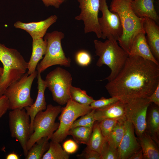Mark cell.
Segmentation results:
<instances>
[{"instance_id":"cell-28","label":"cell","mask_w":159,"mask_h":159,"mask_svg":"<svg viewBox=\"0 0 159 159\" xmlns=\"http://www.w3.org/2000/svg\"><path fill=\"white\" fill-rule=\"evenodd\" d=\"M92 128L80 126L71 128L69 131L68 135H71L77 143L87 145L91 136Z\"/></svg>"},{"instance_id":"cell-35","label":"cell","mask_w":159,"mask_h":159,"mask_svg":"<svg viewBox=\"0 0 159 159\" xmlns=\"http://www.w3.org/2000/svg\"><path fill=\"white\" fill-rule=\"evenodd\" d=\"M77 156L80 159H101V154L87 147L81 154Z\"/></svg>"},{"instance_id":"cell-32","label":"cell","mask_w":159,"mask_h":159,"mask_svg":"<svg viewBox=\"0 0 159 159\" xmlns=\"http://www.w3.org/2000/svg\"><path fill=\"white\" fill-rule=\"evenodd\" d=\"M100 154L101 159H118L117 149L111 146L105 139Z\"/></svg>"},{"instance_id":"cell-15","label":"cell","mask_w":159,"mask_h":159,"mask_svg":"<svg viewBox=\"0 0 159 159\" xmlns=\"http://www.w3.org/2000/svg\"><path fill=\"white\" fill-rule=\"evenodd\" d=\"M56 15H52L47 19L37 22L24 23L18 21L14 24L16 29L26 31L31 36L32 39L43 38L49 27L57 21Z\"/></svg>"},{"instance_id":"cell-17","label":"cell","mask_w":159,"mask_h":159,"mask_svg":"<svg viewBox=\"0 0 159 159\" xmlns=\"http://www.w3.org/2000/svg\"><path fill=\"white\" fill-rule=\"evenodd\" d=\"M145 32H140L134 37L129 56H137L159 65L153 55L147 42Z\"/></svg>"},{"instance_id":"cell-4","label":"cell","mask_w":159,"mask_h":159,"mask_svg":"<svg viewBox=\"0 0 159 159\" xmlns=\"http://www.w3.org/2000/svg\"><path fill=\"white\" fill-rule=\"evenodd\" d=\"M94 42L96 55L99 57L96 65L100 67L105 64L109 67L110 73L105 80L110 81L122 70L129 55L113 38L107 39L104 42L95 39Z\"/></svg>"},{"instance_id":"cell-14","label":"cell","mask_w":159,"mask_h":159,"mask_svg":"<svg viewBox=\"0 0 159 159\" xmlns=\"http://www.w3.org/2000/svg\"><path fill=\"white\" fill-rule=\"evenodd\" d=\"M134 130L132 123L126 120L125 132L117 150L118 159H129L141 149Z\"/></svg>"},{"instance_id":"cell-21","label":"cell","mask_w":159,"mask_h":159,"mask_svg":"<svg viewBox=\"0 0 159 159\" xmlns=\"http://www.w3.org/2000/svg\"><path fill=\"white\" fill-rule=\"evenodd\" d=\"M145 132L155 142L159 144V106L151 105L148 110L146 119Z\"/></svg>"},{"instance_id":"cell-45","label":"cell","mask_w":159,"mask_h":159,"mask_svg":"<svg viewBox=\"0 0 159 159\" xmlns=\"http://www.w3.org/2000/svg\"></svg>"},{"instance_id":"cell-1","label":"cell","mask_w":159,"mask_h":159,"mask_svg":"<svg viewBox=\"0 0 159 159\" xmlns=\"http://www.w3.org/2000/svg\"><path fill=\"white\" fill-rule=\"evenodd\" d=\"M159 84V65L137 56H129L121 71L105 88L124 103L148 98Z\"/></svg>"},{"instance_id":"cell-43","label":"cell","mask_w":159,"mask_h":159,"mask_svg":"<svg viewBox=\"0 0 159 159\" xmlns=\"http://www.w3.org/2000/svg\"><path fill=\"white\" fill-rule=\"evenodd\" d=\"M62 0V1L64 2V1H66V0Z\"/></svg>"},{"instance_id":"cell-18","label":"cell","mask_w":159,"mask_h":159,"mask_svg":"<svg viewBox=\"0 0 159 159\" xmlns=\"http://www.w3.org/2000/svg\"><path fill=\"white\" fill-rule=\"evenodd\" d=\"M143 28L147 34V42L156 59L159 60V27L156 22L148 17H144Z\"/></svg>"},{"instance_id":"cell-22","label":"cell","mask_w":159,"mask_h":159,"mask_svg":"<svg viewBox=\"0 0 159 159\" xmlns=\"http://www.w3.org/2000/svg\"><path fill=\"white\" fill-rule=\"evenodd\" d=\"M47 46V41L43 38L32 40V52L28 62L27 73L28 75L36 71L39 62L45 54Z\"/></svg>"},{"instance_id":"cell-38","label":"cell","mask_w":159,"mask_h":159,"mask_svg":"<svg viewBox=\"0 0 159 159\" xmlns=\"http://www.w3.org/2000/svg\"><path fill=\"white\" fill-rule=\"evenodd\" d=\"M151 103L159 106V84L152 94L148 98Z\"/></svg>"},{"instance_id":"cell-6","label":"cell","mask_w":159,"mask_h":159,"mask_svg":"<svg viewBox=\"0 0 159 159\" xmlns=\"http://www.w3.org/2000/svg\"><path fill=\"white\" fill-rule=\"evenodd\" d=\"M64 37V33L57 31L46 33L44 38L47 42L46 52L44 57L37 66L38 73H41L53 65L70 66V59L66 56L62 46L61 40Z\"/></svg>"},{"instance_id":"cell-8","label":"cell","mask_w":159,"mask_h":159,"mask_svg":"<svg viewBox=\"0 0 159 159\" xmlns=\"http://www.w3.org/2000/svg\"><path fill=\"white\" fill-rule=\"evenodd\" d=\"M44 81L54 101L60 105L66 104L70 99L72 81L70 73L64 69L57 67L47 74Z\"/></svg>"},{"instance_id":"cell-27","label":"cell","mask_w":159,"mask_h":159,"mask_svg":"<svg viewBox=\"0 0 159 159\" xmlns=\"http://www.w3.org/2000/svg\"><path fill=\"white\" fill-rule=\"evenodd\" d=\"M69 157V154L64 151L59 143L51 141L42 159H68Z\"/></svg>"},{"instance_id":"cell-23","label":"cell","mask_w":159,"mask_h":159,"mask_svg":"<svg viewBox=\"0 0 159 159\" xmlns=\"http://www.w3.org/2000/svg\"><path fill=\"white\" fill-rule=\"evenodd\" d=\"M143 151L144 159H159V150L157 144L146 132L138 137Z\"/></svg>"},{"instance_id":"cell-33","label":"cell","mask_w":159,"mask_h":159,"mask_svg":"<svg viewBox=\"0 0 159 159\" xmlns=\"http://www.w3.org/2000/svg\"><path fill=\"white\" fill-rule=\"evenodd\" d=\"M119 99L116 97H112L110 98L102 97L99 100H94L90 105L92 109H97L105 108L116 102Z\"/></svg>"},{"instance_id":"cell-5","label":"cell","mask_w":159,"mask_h":159,"mask_svg":"<svg viewBox=\"0 0 159 159\" xmlns=\"http://www.w3.org/2000/svg\"><path fill=\"white\" fill-rule=\"evenodd\" d=\"M62 108L60 105L49 104L45 110L37 113L32 124L33 132L30 136L27 144L28 150L39 139L46 137L50 139L58 127L59 123L56 122L55 120L61 113Z\"/></svg>"},{"instance_id":"cell-40","label":"cell","mask_w":159,"mask_h":159,"mask_svg":"<svg viewBox=\"0 0 159 159\" xmlns=\"http://www.w3.org/2000/svg\"><path fill=\"white\" fill-rule=\"evenodd\" d=\"M144 159L143 151L141 148L132 155L129 159Z\"/></svg>"},{"instance_id":"cell-24","label":"cell","mask_w":159,"mask_h":159,"mask_svg":"<svg viewBox=\"0 0 159 159\" xmlns=\"http://www.w3.org/2000/svg\"><path fill=\"white\" fill-rule=\"evenodd\" d=\"M126 119H119L109 136L105 139L112 147L117 150L125 132Z\"/></svg>"},{"instance_id":"cell-41","label":"cell","mask_w":159,"mask_h":159,"mask_svg":"<svg viewBox=\"0 0 159 159\" xmlns=\"http://www.w3.org/2000/svg\"><path fill=\"white\" fill-rule=\"evenodd\" d=\"M6 159H19V157L16 153H12L8 154L6 157Z\"/></svg>"},{"instance_id":"cell-20","label":"cell","mask_w":159,"mask_h":159,"mask_svg":"<svg viewBox=\"0 0 159 159\" xmlns=\"http://www.w3.org/2000/svg\"><path fill=\"white\" fill-rule=\"evenodd\" d=\"M155 0H133L131 1L132 9L139 17H147L158 23L159 18L155 9Z\"/></svg>"},{"instance_id":"cell-10","label":"cell","mask_w":159,"mask_h":159,"mask_svg":"<svg viewBox=\"0 0 159 159\" xmlns=\"http://www.w3.org/2000/svg\"><path fill=\"white\" fill-rule=\"evenodd\" d=\"M9 126L10 135L19 142L25 157L28 150L27 144L29 137L30 119L24 108L10 111Z\"/></svg>"},{"instance_id":"cell-3","label":"cell","mask_w":159,"mask_h":159,"mask_svg":"<svg viewBox=\"0 0 159 159\" xmlns=\"http://www.w3.org/2000/svg\"><path fill=\"white\" fill-rule=\"evenodd\" d=\"M0 61L3 73L0 76V97L7 88L19 79L28 69V62L17 50L9 48L0 43Z\"/></svg>"},{"instance_id":"cell-39","label":"cell","mask_w":159,"mask_h":159,"mask_svg":"<svg viewBox=\"0 0 159 159\" xmlns=\"http://www.w3.org/2000/svg\"><path fill=\"white\" fill-rule=\"evenodd\" d=\"M46 6H53L58 8L63 3L62 0H41Z\"/></svg>"},{"instance_id":"cell-31","label":"cell","mask_w":159,"mask_h":159,"mask_svg":"<svg viewBox=\"0 0 159 159\" xmlns=\"http://www.w3.org/2000/svg\"><path fill=\"white\" fill-rule=\"evenodd\" d=\"M119 119H107L97 121L102 135L105 139L109 136Z\"/></svg>"},{"instance_id":"cell-34","label":"cell","mask_w":159,"mask_h":159,"mask_svg":"<svg viewBox=\"0 0 159 159\" xmlns=\"http://www.w3.org/2000/svg\"><path fill=\"white\" fill-rule=\"evenodd\" d=\"M75 60L79 65L84 67L89 65L91 62L92 57L87 51L81 50L78 51L75 55Z\"/></svg>"},{"instance_id":"cell-2","label":"cell","mask_w":159,"mask_h":159,"mask_svg":"<svg viewBox=\"0 0 159 159\" xmlns=\"http://www.w3.org/2000/svg\"><path fill=\"white\" fill-rule=\"evenodd\" d=\"M131 0H112L110 10L117 13L120 19L122 33L118 41L120 46L129 55L133 40L140 32H145L144 17H139L133 11Z\"/></svg>"},{"instance_id":"cell-13","label":"cell","mask_w":159,"mask_h":159,"mask_svg":"<svg viewBox=\"0 0 159 159\" xmlns=\"http://www.w3.org/2000/svg\"><path fill=\"white\" fill-rule=\"evenodd\" d=\"M77 1L81 12L75 17V19L83 21L85 33L93 32L97 38H101L102 33L98 21L100 0H77Z\"/></svg>"},{"instance_id":"cell-30","label":"cell","mask_w":159,"mask_h":159,"mask_svg":"<svg viewBox=\"0 0 159 159\" xmlns=\"http://www.w3.org/2000/svg\"><path fill=\"white\" fill-rule=\"evenodd\" d=\"M95 110L92 109L89 112L82 116L79 119L75 120L72 124L71 128L80 126L93 127L95 121L94 118Z\"/></svg>"},{"instance_id":"cell-12","label":"cell","mask_w":159,"mask_h":159,"mask_svg":"<svg viewBox=\"0 0 159 159\" xmlns=\"http://www.w3.org/2000/svg\"><path fill=\"white\" fill-rule=\"evenodd\" d=\"M99 10L102 14V17L98 18L102 33L101 38L103 39L112 38L118 41L122 33L119 16L109 9L106 0H100Z\"/></svg>"},{"instance_id":"cell-36","label":"cell","mask_w":159,"mask_h":159,"mask_svg":"<svg viewBox=\"0 0 159 159\" xmlns=\"http://www.w3.org/2000/svg\"><path fill=\"white\" fill-rule=\"evenodd\" d=\"M63 148L69 154L75 153L78 148L77 143L72 140H68L64 142L63 144Z\"/></svg>"},{"instance_id":"cell-44","label":"cell","mask_w":159,"mask_h":159,"mask_svg":"<svg viewBox=\"0 0 159 159\" xmlns=\"http://www.w3.org/2000/svg\"><path fill=\"white\" fill-rule=\"evenodd\" d=\"M131 1L133 0H131Z\"/></svg>"},{"instance_id":"cell-11","label":"cell","mask_w":159,"mask_h":159,"mask_svg":"<svg viewBox=\"0 0 159 159\" xmlns=\"http://www.w3.org/2000/svg\"><path fill=\"white\" fill-rule=\"evenodd\" d=\"M151 103L148 98H141L125 103L126 120L133 125L138 137L145 132L147 112Z\"/></svg>"},{"instance_id":"cell-25","label":"cell","mask_w":159,"mask_h":159,"mask_svg":"<svg viewBox=\"0 0 159 159\" xmlns=\"http://www.w3.org/2000/svg\"><path fill=\"white\" fill-rule=\"evenodd\" d=\"M49 139L47 137H42L38 140L28 150L26 159H42L45 153L49 149Z\"/></svg>"},{"instance_id":"cell-9","label":"cell","mask_w":159,"mask_h":159,"mask_svg":"<svg viewBox=\"0 0 159 159\" xmlns=\"http://www.w3.org/2000/svg\"><path fill=\"white\" fill-rule=\"evenodd\" d=\"M92 109L90 105L81 104L70 99L65 107L62 108L61 114L59 117L58 127L50 139L53 141L62 142L68 135L69 131L74 122Z\"/></svg>"},{"instance_id":"cell-19","label":"cell","mask_w":159,"mask_h":159,"mask_svg":"<svg viewBox=\"0 0 159 159\" xmlns=\"http://www.w3.org/2000/svg\"><path fill=\"white\" fill-rule=\"evenodd\" d=\"M125 105V103L119 100L105 108L95 109L94 119L97 121L107 119H126Z\"/></svg>"},{"instance_id":"cell-7","label":"cell","mask_w":159,"mask_h":159,"mask_svg":"<svg viewBox=\"0 0 159 159\" xmlns=\"http://www.w3.org/2000/svg\"><path fill=\"white\" fill-rule=\"evenodd\" d=\"M37 74V70L29 75L26 73L7 88L4 95L8 100L9 110L24 108L34 103L30 92L32 83Z\"/></svg>"},{"instance_id":"cell-42","label":"cell","mask_w":159,"mask_h":159,"mask_svg":"<svg viewBox=\"0 0 159 159\" xmlns=\"http://www.w3.org/2000/svg\"><path fill=\"white\" fill-rule=\"evenodd\" d=\"M3 68L0 67V76L3 74Z\"/></svg>"},{"instance_id":"cell-26","label":"cell","mask_w":159,"mask_h":159,"mask_svg":"<svg viewBox=\"0 0 159 159\" xmlns=\"http://www.w3.org/2000/svg\"><path fill=\"white\" fill-rule=\"evenodd\" d=\"M105 140L100 130L99 123L95 121L93 126L92 131L86 147L100 153V151Z\"/></svg>"},{"instance_id":"cell-16","label":"cell","mask_w":159,"mask_h":159,"mask_svg":"<svg viewBox=\"0 0 159 159\" xmlns=\"http://www.w3.org/2000/svg\"><path fill=\"white\" fill-rule=\"evenodd\" d=\"M38 94L35 101L31 106L24 108L30 119L29 136L32 133V125L35 117L37 113L45 110L47 107V103L44 95L47 88L44 80L42 78L41 73H38L37 76Z\"/></svg>"},{"instance_id":"cell-37","label":"cell","mask_w":159,"mask_h":159,"mask_svg":"<svg viewBox=\"0 0 159 159\" xmlns=\"http://www.w3.org/2000/svg\"><path fill=\"white\" fill-rule=\"evenodd\" d=\"M9 109V102L7 97L3 95L0 97V118Z\"/></svg>"},{"instance_id":"cell-29","label":"cell","mask_w":159,"mask_h":159,"mask_svg":"<svg viewBox=\"0 0 159 159\" xmlns=\"http://www.w3.org/2000/svg\"><path fill=\"white\" fill-rule=\"evenodd\" d=\"M70 99L79 103L90 105L94 100L91 97L88 95L86 92L80 88L72 85L70 89Z\"/></svg>"}]
</instances>
